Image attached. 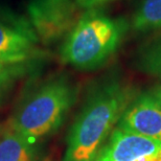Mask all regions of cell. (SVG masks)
Instances as JSON below:
<instances>
[{
	"label": "cell",
	"mask_w": 161,
	"mask_h": 161,
	"mask_svg": "<svg viewBox=\"0 0 161 161\" xmlns=\"http://www.w3.org/2000/svg\"><path fill=\"white\" fill-rule=\"evenodd\" d=\"M36 40L30 31L0 23V60L8 64L22 62L33 50Z\"/></svg>",
	"instance_id": "cell-7"
},
{
	"label": "cell",
	"mask_w": 161,
	"mask_h": 161,
	"mask_svg": "<svg viewBox=\"0 0 161 161\" xmlns=\"http://www.w3.org/2000/svg\"><path fill=\"white\" fill-rule=\"evenodd\" d=\"M0 63H5V62H3L2 60H0Z\"/></svg>",
	"instance_id": "cell-14"
},
{
	"label": "cell",
	"mask_w": 161,
	"mask_h": 161,
	"mask_svg": "<svg viewBox=\"0 0 161 161\" xmlns=\"http://www.w3.org/2000/svg\"><path fill=\"white\" fill-rule=\"evenodd\" d=\"M127 28L122 19L88 12L69 31L61 49V59L78 69L97 68L116 51Z\"/></svg>",
	"instance_id": "cell-2"
},
{
	"label": "cell",
	"mask_w": 161,
	"mask_h": 161,
	"mask_svg": "<svg viewBox=\"0 0 161 161\" xmlns=\"http://www.w3.org/2000/svg\"><path fill=\"white\" fill-rule=\"evenodd\" d=\"M132 26L143 33L161 28V0H144L134 15Z\"/></svg>",
	"instance_id": "cell-9"
},
{
	"label": "cell",
	"mask_w": 161,
	"mask_h": 161,
	"mask_svg": "<svg viewBox=\"0 0 161 161\" xmlns=\"http://www.w3.org/2000/svg\"><path fill=\"white\" fill-rule=\"evenodd\" d=\"M78 4L50 5L30 1L27 12L40 39L49 43L70 31L78 22Z\"/></svg>",
	"instance_id": "cell-6"
},
{
	"label": "cell",
	"mask_w": 161,
	"mask_h": 161,
	"mask_svg": "<svg viewBox=\"0 0 161 161\" xmlns=\"http://www.w3.org/2000/svg\"><path fill=\"white\" fill-rule=\"evenodd\" d=\"M75 89L65 79L46 83L22 106L12 127L30 142L57 129L75 99Z\"/></svg>",
	"instance_id": "cell-3"
},
{
	"label": "cell",
	"mask_w": 161,
	"mask_h": 161,
	"mask_svg": "<svg viewBox=\"0 0 161 161\" xmlns=\"http://www.w3.org/2000/svg\"><path fill=\"white\" fill-rule=\"evenodd\" d=\"M94 161H161V140L116 127Z\"/></svg>",
	"instance_id": "cell-5"
},
{
	"label": "cell",
	"mask_w": 161,
	"mask_h": 161,
	"mask_svg": "<svg viewBox=\"0 0 161 161\" xmlns=\"http://www.w3.org/2000/svg\"><path fill=\"white\" fill-rule=\"evenodd\" d=\"M31 1H36L40 3H46V4H56V5H68L76 3V0H31Z\"/></svg>",
	"instance_id": "cell-13"
},
{
	"label": "cell",
	"mask_w": 161,
	"mask_h": 161,
	"mask_svg": "<svg viewBox=\"0 0 161 161\" xmlns=\"http://www.w3.org/2000/svg\"><path fill=\"white\" fill-rule=\"evenodd\" d=\"M108 0H76L80 8H92L93 6L102 4Z\"/></svg>",
	"instance_id": "cell-12"
},
{
	"label": "cell",
	"mask_w": 161,
	"mask_h": 161,
	"mask_svg": "<svg viewBox=\"0 0 161 161\" xmlns=\"http://www.w3.org/2000/svg\"><path fill=\"white\" fill-rule=\"evenodd\" d=\"M34 150L26 138L13 129L0 137V161H33Z\"/></svg>",
	"instance_id": "cell-8"
},
{
	"label": "cell",
	"mask_w": 161,
	"mask_h": 161,
	"mask_svg": "<svg viewBox=\"0 0 161 161\" xmlns=\"http://www.w3.org/2000/svg\"><path fill=\"white\" fill-rule=\"evenodd\" d=\"M118 128L141 136L161 140V86H156L130 101Z\"/></svg>",
	"instance_id": "cell-4"
},
{
	"label": "cell",
	"mask_w": 161,
	"mask_h": 161,
	"mask_svg": "<svg viewBox=\"0 0 161 161\" xmlns=\"http://www.w3.org/2000/svg\"><path fill=\"white\" fill-rule=\"evenodd\" d=\"M14 64L0 63V89L4 87L15 75V66Z\"/></svg>",
	"instance_id": "cell-11"
},
{
	"label": "cell",
	"mask_w": 161,
	"mask_h": 161,
	"mask_svg": "<svg viewBox=\"0 0 161 161\" xmlns=\"http://www.w3.org/2000/svg\"><path fill=\"white\" fill-rule=\"evenodd\" d=\"M130 101V89L117 80L93 90L68 134L63 161H94Z\"/></svg>",
	"instance_id": "cell-1"
},
{
	"label": "cell",
	"mask_w": 161,
	"mask_h": 161,
	"mask_svg": "<svg viewBox=\"0 0 161 161\" xmlns=\"http://www.w3.org/2000/svg\"><path fill=\"white\" fill-rule=\"evenodd\" d=\"M140 63L142 69L161 79V34L143 47Z\"/></svg>",
	"instance_id": "cell-10"
}]
</instances>
